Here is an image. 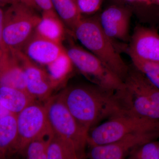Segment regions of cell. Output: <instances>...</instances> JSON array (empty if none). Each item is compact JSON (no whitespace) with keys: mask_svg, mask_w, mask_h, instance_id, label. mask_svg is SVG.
Masks as SVG:
<instances>
[{"mask_svg":"<svg viewBox=\"0 0 159 159\" xmlns=\"http://www.w3.org/2000/svg\"><path fill=\"white\" fill-rule=\"evenodd\" d=\"M153 1L156 2L158 4H159V0H153Z\"/></svg>","mask_w":159,"mask_h":159,"instance_id":"cell-29","label":"cell"},{"mask_svg":"<svg viewBox=\"0 0 159 159\" xmlns=\"http://www.w3.org/2000/svg\"><path fill=\"white\" fill-rule=\"evenodd\" d=\"M34 9L21 2L0 9V50L21 51L41 19Z\"/></svg>","mask_w":159,"mask_h":159,"instance_id":"cell-4","label":"cell"},{"mask_svg":"<svg viewBox=\"0 0 159 159\" xmlns=\"http://www.w3.org/2000/svg\"><path fill=\"white\" fill-rule=\"evenodd\" d=\"M44 105L49 125L54 133L73 142L80 159L86 157L88 129L77 121L57 94L51 96Z\"/></svg>","mask_w":159,"mask_h":159,"instance_id":"cell-6","label":"cell"},{"mask_svg":"<svg viewBox=\"0 0 159 159\" xmlns=\"http://www.w3.org/2000/svg\"><path fill=\"white\" fill-rule=\"evenodd\" d=\"M73 64L66 51L48 65L47 71L56 87L70 73Z\"/></svg>","mask_w":159,"mask_h":159,"instance_id":"cell-21","label":"cell"},{"mask_svg":"<svg viewBox=\"0 0 159 159\" xmlns=\"http://www.w3.org/2000/svg\"><path fill=\"white\" fill-rule=\"evenodd\" d=\"M60 19L72 29L82 19L74 0H51Z\"/></svg>","mask_w":159,"mask_h":159,"instance_id":"cell-19","label":"cell"},{"mask_svg":"<svg viewBox=\"0 0 159 159\" xmlns=\"http://www.w3.org/2000/svg\"><path fill=\"white\" fill-rule=\"evenodd\" d=\"M14 51L25 73L27 91L38 101L45 102L56 87L48 71L38 66L22 51Z\"/></svg>","mask_w":159,"mask_h":159,"instance_id":"cell-10","label":"cell"},{"mask_svg":"<svg viewBox=\"0 0 159 159\" xmlns=\"http://www.w3.org/2000/svg\"><path fill=\"white\" fill-rule=\"evenodd\" d=\"M21 51L34 62L47 66L57 59L66 50L61 43L43 37L34 31Z\"/></svg>","mask_w":159,"mask_h":159,"instance_id":"cell-11","label":"cell"},{"mask_svg":"<svg viewBox=\"0 0 159 159\" xmlns=\"http://www.w3.org/2000/svg\"><path fill=\"white\" fill-rule=\"evenodd\" d=\"M20 2L26 4L27 6H30L31 8H33L34 9H37L39 10L37 5L35 4L34 0H20Z\"/></svg>","mask_w":159,"mask_h":159,"instance_id":"cell-27","label":"cell"},{"mask_svg":"<svg viewBox=\"0 0 159 159\" xmlns=\"http://www.w3.org/2000/svg\"><path fill=\"white\" fill-rule=\"evenodd\" d=\"M18 2H20V0H0V6L1 8H2L7 5L10 6Z\"/></svg>","mask_w":159,"mask_h":159,"instance_id":"cell-26","label":"cell"},{"mask_svg":"<svg viewBox=\"0 0 159 159\" xmlns=\"http://www.w3.org/2000/svg\"><path fill=\"white\" fill-rule=\"evenodd\" d=\"M128 54L147 61L159 63V34L147 28H138L132 37Z\"/></svg>","mask_w":159,"mask_h":159,"instance_id":"cell-13","label":"cell"},{"mask_svg":"<svg viewBox=\"0 0 159 159\" xmlns=\"http://www.w3.org/2000/svg\"><path fill=\"white\" fill-rule=\"evenodd\" d=\"M130 16V11L128 9L113 6L106 9L98 20L102 30L112 39L126 40Z\"/></svg>","mask_w":159,"mask_h":159,"instance_id":"cell-12","label":"cell"},{"mask_svg":"<svg viewBox=\"0 0 159 159\" xmlns=\"http://www.w3.org/2000/svg\"><path fill=\"white\" fill-rule=\"evenodd\" d=\"M35 31L41 36L59 43H61L64 36L62 21L57 13H42Z\"/></svg>","mask_w":159,"mask_h":159,"instance_id":"cell-17","label":"cell"},{"mask_svg":"<svg viewBox=\"0 0 159 159\" xmlns=\"http://www.w3.org/2000/svg\"><path fill=\"white\" fill-rule=\"evenodd\" d=\"M116 94L122 110L159 120V89L133 65Z\"/></svg>","mask_w":159,"mask_h":159,"instance_id":"cell-2","label":"cell"},{"mask_svg":"<svg viewBox=\"0 0 159 159\" xmlns=\"http://www.w3.org/2000/svg\"><path fill=\"white\" fill-rule=\"evenodd\" d=\"M158 138L159 131L130 134L112 143L90 146L86 157L91 159H124L128 157L139 146Z\"/></svg>","mask_w":159,"mask_h":159,"instance_id":"cell-9","label":"cell"},{"mask_svg":"<svg viewBox=\"0 0 159 159\" xmlns=\"http://www.w3.org/2000/svg\"><path fill=\"white\" fill-rule=\"evenodd\" d=\"M159 131V120L141 116L122 111L89 130V146L105 145L136 133Z\"/></svg>","mask_w":159,"mask_h":159,"instance_id":"cell-5","label":"cell"},{"mask_svg":"<svg viewBox=\"0 0 159 159\" xmlns=\"http://www.w3.org/2000/svg\"><path fill=\"white\" fill-rule=\"evenodd\" d=\"M18 137L16 153L21 152L34 139L51 130L45 105L35 101L17 115Z\"/></svg>","mask_w":159,"mask_h":159,"instance_id":"cell-8","label":"cell"},{"mask_svg":"<svg viewBox=\"0 0 159 159\" xmlns=\"http://www.w3.org/2000/svg\"><path fill=\"white\" fill-rule=\"evenodd\" d=\"M81 14H92L98 11L102 0H74Z\"/></svg>","mask_w":159,"mask_h":159,"instance_id":"cell-24","label":"cell"},{"mask_svg":"<svg viewBox=\"0 0 159 159\" xmlns=\"http://www.w3.org/2000/svg\"><path fill=\"white\" fill-rule=\"evenodd\" d=\"M48 159H80L74 143L54 133L48 146Z\"/></svg>","mask_w":159,"mask_h":159,"instance_id":"cell-18","label":"cell"},{"mask_svg":"<svg viewBox=\"0 0 159 159\" xmlns=\"http://www.w3.org/2000/svg\"><path fill=\"white\" fill-rule=\"evenodd\" d=\"M133 65L159 89V63L152 62L129 55Z\"/></svg>","mask_w":159,"mask_h":159,"instance_id":"cell-22","label":"cell"},{"mask_svg":"<svg viewBox=\"0 0 159 159\" xmlns=\"http://www.w3.org/2000/svg\"><path fill=\"white\" fill-rule=\"evenodd\" d=\"M39 10L42 13H57L55 11L52 5L51 0H34Z\"/></svg>","mask_w":159,"mask_h":159,"instance_id":"cell-25","label":"cell"},{"mask_svg":"<svg viewBox=\"0 0 159 159\" xmlns=\"http://www.w3.org/2000/svg\"><path fill=\"white\" fill-rule=\"evenodd\" d=\"M73 31L83 45L124 80L129 67L122 59L113 39L102 30L99 20L82 18Z\"/></svg>","mask_w":159,"mask_h":159,"instance_id":"cell-3","label":"cell"},{"mask_svg":"<svg viewBox=\"0 0 159 159\" xmlns=\"http://www.w3.org/2000/svg\"><path fill=\"white\" fill-rule=\"evenodd\" d=\"M3 86L27 91L22 67L14 51L8 48L0 50V86Z\"/></svg>","mask_w":159,"mask_h":159,"instance_id":"cell-14","label":"cell"},{"mask_svg":"<svg viewBox=\"0 0 159 159\" xmlns=\"http://www.w3.org/2000/svg\"><path fill=\"white\" fill-rule=\"evenodd\" d=\"M54 133L52 129L31 141L20 154L29 159H48V146Z\"/></svg>","mask_w":159,"mask_h":159,"instance_id":"cell-20","label":"cell"},{"mask_svg":"<svg viewBox=\"0 0 159 159\" xmlns=\"http://www.w3.org/2000/svg\"><path fill=\"white\" fill-rule=\"evenodd\" d=\"M57 95L75 119L89 131L100 121L123 111L116 92L95 84L70 87Z\"/></svg>","mask_w":159,"mask_h":159,"instance_id":"cell-1","label":"cell"},{"mask_svg":"<svg viewBox=\"0 0 159 159\" xmlns=\"http://www.w3.org/2000/svg\"><path fill=\"white\" fill-rule=\"evenodd\" d=\"M66 51L73 65L94 84L114 92L123 88V80L93 53L74 45Z\"/></svg>","mask_w":159,"mask_h":159,"instance_id":"cell-7","label":"cell"},{"mask_svg":"<svg viewBox=\"0 0 159 159\" xmlns=\"http://www.w3.org/2000/svg\"><path fill=\"white\" fill-rule=\"evenodd\" d=\"M129 1H142V2H148L150 0H129Z\"/></svg>","mask_w":159,"mask_h":159,"instance_id":"cell-28","label":"cell"},{"mask_svg":"<svg viewBox=\"0 0 159 159\" xmlns=\"http://www.w3.org/2000/svg\"><path fill=\"white\" fill-rule=\"evenodd\" d=\"M130 159H159V141H150L139 146L129 155Z\"/></svg>","mask_w":159,"mask_h":159,"instance_id":"cell-23","label":"cell"},{"mask_svg":"<svg viewBox=\"0 0 159 159\" xmlns=\"http://www.w3.org/2000/svg\"><path fill=\"white\" fill-rule=\"evenodd\" d=\"M18 130L17 115L8 111L0 119V158L16 153Z\"/></svg>","mask_w":159,"mask_h":159,"instance_id":"cell-15","label":"cell"},{"mask_svg":"<svg viewBox=\"0 0 159 159\" xmlns=\"http://www.w3.org/2000/svg\"><path fill=\"white\" fill-rule=\"evenodd\" d=\"M35 101L27 91L4 86L0 87L1 106L11 113L17 115Z\"/></svg>","mask_w":159,"mask_h":159,"instance_id":"cell-16","label":"cell"}]
</instances>
